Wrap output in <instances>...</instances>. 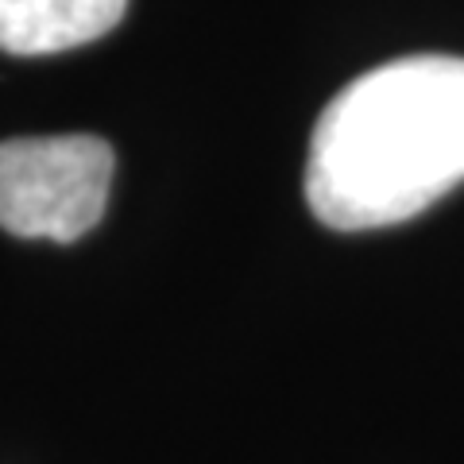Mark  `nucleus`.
Masks as SVG:
<instances>
[{"label":"nucleus","instance_id":"1","mask_svg":"<svg viewBox=\"0 0 464 464\" xmlns=\"http://www.w3.org/2000/svg\"><path fill=\"white\" fill-rule=\"evenodd\" d=\"M464 182V58L406 54L348 82L317 116L306 201L341 232L411 221Z\"/></svg>","mask_w":464,"mask_h":464},{"label":"nucleus","instance_id":"2","mask_svg":"<svg viewBox=\"0 0 464 464\" xmlns=\"http://www.w3.org/2000/svg\"><path fill=\"white\" fill-rule=\"evenodd\" d=\"M116 159L101 136H24L0 143V228L70 244L109 206Z\"/></svg>","mask_w":464,"mask_h":464},{"label":"nucleus","instance_id":"3","mask_svg":"<svg viewBox=\"0 0 464 464\" xmlns=\"http://www.w3.org/2000/svg\"><path fill=\"white\" fill-rule=\"evenodd\" d=\"M128 0H0V51L58 54L109 35Z\"/></svg>","mask_w":464,"mask_h":464}]
</instances>
